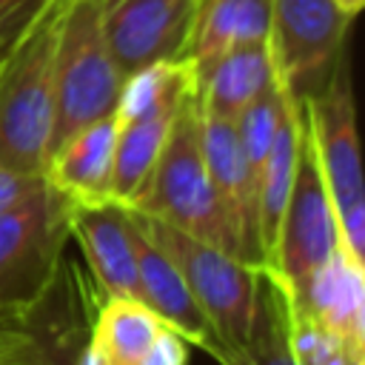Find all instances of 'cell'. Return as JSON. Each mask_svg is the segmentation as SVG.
<instances>
[{"mask_svg": "<svg viewBox=\"0 0 365 365\" xmlns=\"http://www.w3.org/2000/svg\"><path fill=\"white\" fill-rule=\"evenodd\" d=\"M131 242L137 257V277H140V302L160 317V322L174 331L185 345H194L205 351L217 365H237V356L228 351V345L220 339L217 328L188 291L185 279L180 277L177 265L165 257L163 248H157L140 225L131 220Z\"/></svg>", "mask_w": 365, "mask_h": 365, "instance_id": "obj_10", "label": "cell"}, {"mask_svg": "<svg viewBox=\"0 0 365 365\" xmlns=\"http://www.w3.org/2000/svg\"><path fill=\"white\" fill-rule=\"evenodd\" d=\"M305 125L339 225V251L365 274V165L356 128L351 63L345 51L325 74L322 88L302 94Z\"/></svg>", "mask_w": 365, "mask_h": 365, "instance_id": "obj_3", "label": "cell"}, {"mask_svg": "<svg viewBox=\"0 0 365 365\" xmlns=\"http://www.w3.org/2000/svg\"><path fill=\"white\" fill-rule=\"evenodd\" d=\"M48 0H0V40L14 43V37L34 20V14Z\"/></svg>", "mask_w": 365, "mask_h": 365, "instance_id": "obj_21", "label": "cell"}, {"mask_svg": "<svg viewBox=\"0 0 365 365\" xmlns=\"http://www.w3.org/2000/svg\"><path fill=\"white\" fill-rule=\"evenodd\" d=\"M291 314V351L297 356V365H359L354 342L342 336L339 331L305 317Z\"/></svg>", "mask_w": 365, "mask_h": 365, "instance_id": "obj_19", "label": "cell"}, {"mask_svg": "<svg viewBox=\"0 0 365 365\" xmlns=\"http://www.w3.org/2000/svg\"><path fill=\"white\" fill-rule=\"evenodd\" d=\"M237 365H297L291 351L288 297L271 268L262 265L254 299V319Z\"/></svg>", "mask_w": 365, "mask_h": 365, "instance_id": "obj_17", "label": "cell"}, {"mask_svg": "<svg viewBox=\"0 0 365 365\" xmlns=\"http://www.w3.org/2000/svg\"><path fill=\"white\" fill-rule=\"evenodd\" d=\"M274 0H197L188 60L202 68L240 43H265Z\"/></svg>", "mask_w": 365, "mask_h": 365, "instance_id": "obj_16", "label": "cell"}, {"mask_svg": "<svg viewBox=\"0 0 365 365\" xmlns=\"http://www.w3.org/2000/svg\"><path fill=\"white\" fill-rule=\"evenodd\" d=\"M200 148L228 217V225L237 234L242 259L262 265L259 248V191L257 180L242 157L234 120L214 117L200 111Z\"/></svg>", "mask_w": 365, "mask_h": 365, "instance_id": "obj_11", "label": "cell"}, {"mask_svg": "<svg viewBox=\"0 0 365 365\" xmlns=\"http://www.w3.org/2000/svg\"><path fill=\"white\" fill-rule=\"evenodd\" d=\"M336 6H339L348 17H356L359 11H365V0H336Z\"/></svg>", "mask_w": 365, "mask_h": 365, "instance_id": "obj_23", "label": "cell"}, {"mask_svg": "<svg viewBox=\"0 0 365 365\" xmlns=\"http://www.w3.org/2000/svg\"><path fill=\"white\" fill-rule=\"evenodd\" d=\"M274 83V60L268 43H240L194 68V91L200 111L237 120V114Z\"/></svg>", "mask_w": 365, "mask_h": 365, "instance_id": "obj_14", "label": "cell"}, {"mask_svg": "<svg viewBox=\"0 0 365 365\" xmlns=\"http://www.w3.org/2000/svg\"><path fill=\"white\" fill-rule=\"evenodd\" d=\"M125 205L137 214L154 217L211 245H220L222 251L242 259L237 234L228 225V217L222 211V202L217 197V188L211 182V174L200 148L197 91H191L182 100L148 180Z\"/></svg>", "mask_w": 365, "mask_h": 365, "instance_id": "obj_2", "label": "cell"}, {"mask_svg": "<svg viewBox=\"0 0 365 365\" xmlns=\"http://www.w3.org/2000/svg\"><path fill=\"white\" fill-rule=\"evenodd\" d=\"M354 351H356V362L365 365V285H362V299H359V311H356V322H354Z\"/></svg>", "mask_w": 365, "mask_h": 365, "instance_id": "obj_22", "label": "cell"}, {"mask_svg": "<svg viewBox=\"0 0 365 365\" xmlns=\"http://www.w3.org/2000/svg\"><path fill=\"white\" fill-rule=\"evenodd\" d=\"M168 328L140 299L108 297L91 325L86 365H145Z\"/></svg>", "mask_w": 365, "mask_h": 365, "instance_id": "obj_15", "label": "cell"}, {"mask_svg": "<svg viewBox=\"0 0 365 365\" xmlns=\"http://www.w3.org/2000/svg\"><path fill=\"white\" fill-rule=\"evenodd\" d=\"M197 20V0H103V34L128 80L131 74L185 60Z\"/></svg>", "mask_w": 365, "mask_h": 365, "instance_id": "obj_8", "label": "cell"}, {"mask_svg": "<svg viewBox=\"0 0 365 365\" xmlns=\"http://www.w3.org/2000/svg\"><path fill=\"white\" fill-rule=\"evenodd\" d=\"M74 197L51 180L0 214V311H31L57 282Z\"/></svg>", "mask_w": 365, "mask_h": 365, "instance_id": "obj_6", "label": "cell"}, {"mask_svg": "<svg viewBox=\"0 0 365 365\" xmlns=\"http://www.w3.org/2000/svg\"><path fill=\"white\" fill-rule=\"evenodd\" d=\"M9 46H11V43H3V40H0V63H3V57H6V51H9Z\"/></svg>", "mask_w": 365, "mask_h": 365, "instance_id": "obj_25", "label": "cell"}, {"mask_svg": "<svg viewBox=\"0 0 365 365\" xmlns=\"http://www.w3.org/2000/svg\"><path fill=\"white\" fill-rule=\"evenodd\" d=\"M336 254H339V225L305 125L297 174L265 268H271V274L279 279L288 297H297L311 285V279L322 268L334 262Z\"/></svg>", "mask_w": 365, "mask_h": 365, "instance_id": "obj_7", "label": "cell"}, {"mask_svg": "<svg viewBox=\"0 0 365 365\" xmlns=\"http://www.w3.org/2000/svg\"><path fill=\"white\" fill-rule=\"evenodd\" d=\"M117 111L100 117L71 137H66L46 163V177L74 197L77 202L111 200V171H114V148H117Z\"/></svg>", "mask_w": 365, "mask_h": 365, "instance_id": "obj_13", "label": "cell"}, {"mask_svg": "<svg viewBox=\"0 0 365 365\" xmlns=\"http://www.w3.org/2000/svg\"><path fill=\"white\" fill-rule=\"evenodd\" d=\"M128 208V205H125ZM131 220L140 225V231L165 251V257L177 265L180 277L185 279L188 291L217 328L220 339L228 345V351L240 359V351L248 339L251 319H254V299H257V282L262 265L245 262L220 245H211L194 234H185L168 222H160L154 217L131 211Z\"/></svg>", "mask_w": 365, "mask_h": 365, "instance_id": "obj_5", "label": "cell"}, {"mask_svg": "<svg viewBox=\"0 0 365 365\" xmlns=\"http://www.w3.org/2000/svg\"><path fill=\"white\" fill-rule=\"evenodd\" d=\"M63 6L48 0L0 63V165L20 174H46Z\"/></svg>", "mask_w": 365, "mask_h": 365, "instance_id": "obj_1", "label": "cell"}, {"mask_svg": "<svg viewBox=\"0 0 365 365\" xmlns=\"http://www.w3.org/2000/svg\"><path fill=\"white\" fill-rule=\"evenodd\" d=\"M80 362H83V354H80V356H74L68 365H80ZM40 365H57V362H51V359H40Z\"/></svg>", "mask_w": 365, "mask_h": 365, "instance_id": "obj_24", "label": "cell"}, {"mask_svg": "<svg viewBox=\"0 0 365 365\" xmlns=\"http://www.w3.org/2000/svg\"><path fill=\"white\" fill-rule=\"evenodd\" d=\"M71 237H77L103 297L140 299L137 257L128 208L117 200L77 202L71 208Z\"/></svg>", "mask_w": 365, "mask_h": 365, "instance_id": "obj_12", "label": "cell"}, {"mask_svg": "<svg viewBox=\"0 0 365 365\" xmlns=\"http://www.w3.org/2000/svg\"><path fill=\"white\" fill-rule=\"evenodd\" d=\"M282 88H285V80L274 71V83L265 91H259L234 120L242 157H245V163L257 180V191H259V174L265 168V160H268V151H271V143H274V134L279 125Z\"/></svg>", "mask_w": 365, "mask_h": 365, "instance_id": "obj_18", "label": "cell"}, {"mask_svg": "<svg viewBox=\"0 0 365 365\" xmlns=\"http://www.w3.org/2000/svg\"><path fill=\"white\" fill-rule=\"evenodd\" d=\"M46 182H48L46 174H20V171L0 165V214L14 208L17 202L31 197L34 191H40Z\"/></svg>", "mask_w": 365, "mask_h": 365, "instance_id": "obj_20", "label": "cell"}, {"mask_svg": "<svg viewBox=\"0 0 365 365\" xmlns=\"http://www.w3.org/2000/svg\"><path fill=\"white\" fill-rule=\"evenodd\" d=\"M123 88L125 77L120 74L103 34V0H66L57 34L48 157L77 128L114 114Z\"/></svg>", "mask_w": 365, "mask_h": 365, "instance_id": "obj_4", "label": "cell"}, {"mask_svg": "<svg viewBox=\"0 0 365 365\" xmlns=\"http://www.w3.org/2000/svg\"><path fill=\"white\" fill-rule=\"evenodd\" d=\"M348 23L336 0H274L265 40L274 71L297 91L319 71L328 74L345 51Z\"/></svg>", "mask_w": 365, "mask_h": 365, "instance_id": "obj_9", "label": "cell"}]
</instances>
